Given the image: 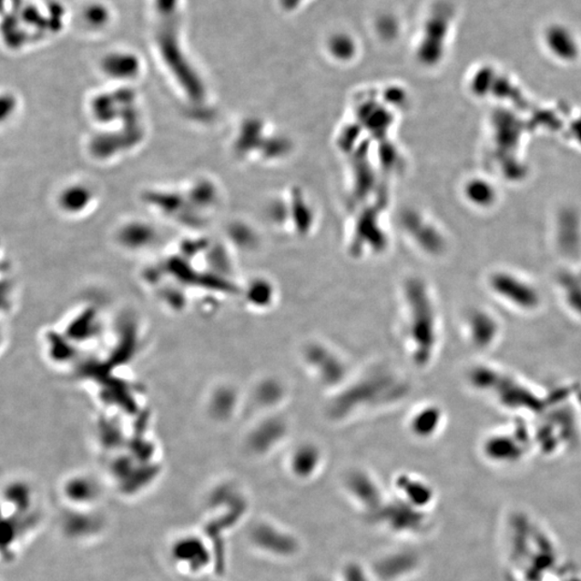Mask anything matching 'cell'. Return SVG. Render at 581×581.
Listing matches in <instances>:
<instances>
[{"instance_id":"cell-1","label":"cell","mask_w":581,"mask_h":581,"mask_svg":"<svg viewBox=\"0 0 581 581\" xmlns=\"http://www.w3.org/2000/svg\"><path fill=\"white\" fill-rule=\"evenodd\" d=\"M180 8V0H154L157 44L171 73L187 86L197 87L198 75L182 46Z\"/></svg>"},{"instance_id":"cell-2","label":"cell","mask_w":581,"mask_h":581,"mask_svg":"<svg viewBox=\"0 0 581 581\" xmlns=\"http://www.w3.org/2000/svg\"><path fill=\"white\" fill-rule=\"evenodd\" d=\"M169 559L178 572L189 577H199L211 566L209 542L197 533L176 537L169 547Z\"/></svg>"},{"instance_id":"cell-3","label":"cell","mask_w":581,"mask_h":581,"mask_svg":"<svg viewBox=\"0 0 581 581\" xmlns=\"http://www.w3.org/2000/svg\"><path fill=\"white\" fill-rule=\"evenodd\" d=\"M494 288L497 292L505 296L506 299L515 302L520 307L530 310L535 308L538 302V296L531 288L525 284L515 281L509 277H499L494 281Z\"/></svg>"},{"instance_id":"cell-4","label":"cell","mask_w":581,"mask_h":581,"mask_svg":"<svg viewBox=\"0 0 581 581\" xmlns=\"http://www.w3.org/2000/svg\"><path fill=\"white\" fill-rule=\"evenodd\" d=\"M474 341L479 346H487L496 334V324L488 314L478 312L471 319Z\"/></svg>"},{"instance_id":"cell-5","label":"cell","mask_w":581,"mask_h":581,"mask_svg":"<svg viewBox=\"0 0 581 581\" xmlns=\"http://www.w3.org/2000/svg\"><path fill=\"white\" fill-rule=\"evenodd\" d=\"M500 390L502 400L507 405H525L527 407H535L537 405L535 396L527 393V391L519 388L518 385H515L512 382H504V387H500Z\"/></svg>"},{"instance_id":"cell-6","label":"cell","mask_w":581,"mask_h":581,"mask_svg":"<svg viewBox=\"0 0 581 581\" xmlns=\"http://www.w3.org/2000/svg\"><path fill=\"white\" fill-rule=\"evenodd\" d=\"M488 452L497 458H512L519 453V448L509 438L497 437L488 443Z\"/></svg>"},{"instance_id":"cell-7","label":"cell","mask_w":581,"mask_h":581,"mask_svg":"<svg viewBox=\"0 0 581 581\" xmlns=\"http://www.w3.org/2000/svg\"><path fill=\"white\" fill-rule=\"evenodd\" d=\"M437 420V413L435 412L423 414L420 418V425L423 426H421L420 429L423 430V432L432 431L435 428Z\"/></svg>"}]
</instances>
